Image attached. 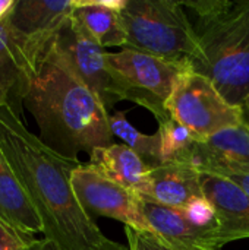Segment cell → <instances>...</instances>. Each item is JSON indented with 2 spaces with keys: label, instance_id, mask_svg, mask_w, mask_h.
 <instances>
[{
  "label": "cell",
  "instance_id": "6da1fadb",
  "mask_svg": "<svg viewBox=\"0 0 249 250\" xmlns=\"http://www.w3.org/2000/svg\"><path fill=\"white\" fill-rule=\"evenodd\" d=\"M0 148L44 227L63 250H97L109 239L79 205L70 183L84 163L63 157L29 132L9 108H0Z\"/></svg>",
  "mask_w": 249,
  "mask_h": 250
},
{
  "label": "cell",
  "instance_id": "7a4b0ae2",
  "mask_svg": "<svg viewBox=\"0 0 249 250\" xmlns=\"http://www.w3.org/2000/svg\"><path fill=\"white\" fill-rule=\"evenodd\" d=\"M23 107L37 123L40 139L63 157L78 160L79 152L91 155L97 148L113 145L109 111L75 76L53 44Z\"/></svg>",
  "mask_w": 249,
  "mask_h": 250
},
{
  "label": "cell",
  "instance_id": "3957f363",
  "mask_svg": "<svg viewBox=\"0 0 249 250\" xmlns=\"http://www.w3.org/2000/svg\"><path fill=\"white\" fill-rule=\"evenodd\" d=\"M195 32L194 70L207 76L232 105L242 107L249 92V0L198 19Z\"/></svg>",
  "mask_w": 249,
  "mask_h": 250
},
{
  "label": "cell",
  "instance_id": "277c9868",
  "mask_svg": "<svg viewBox=\"0 0 249 250\" xmlns=\"http://www.w3.org/2000/svg\"><path fill=\"white\" fill-rule=\"evenodd\" d=\"M120 18L126 34L125 48L192 66L198 37L181 1L126 0Z\"/></svg>",
  "mask_w": 249,
  "mask_h": 250
},
{
  "label": "cell",
  "instance_id": "5b68a950",
  "mask_svg": "<svg viewBox=\"0 0 249 250\" xmlns=\"http://www.w3.org/2000/svg\"><path fill=\"white\" fill-rule=\"evenodd\" d=\"M172 119L188 127L198 141L247 122L244 107L232 105L204 75L183 70L166 101Z\"/></svg>",
  "mask_w": 249,
  "mask_h": 250
},
{
  "label": "cell",
  "instance_id": "8992f818",
  "mask_svg": "<svg viewBox=\"0 0 249 250\" xmlns=\"http://www.w3.org/2000/svg\"><path fill=\"white\" fill-rule=\"evenodd\" d=\"M106 57L113 76L122 86L125 100L148 108L158 123L170 117L166 101L178 76L192 66L129 48L107 53Z\"/></svg>",
  "mask_w": 249,
  "mask_h": 250
},
{
  "label": "cell",
  "instance_id": "52a82bcc",
  "mask_svg": "<svg viewBox=\"0 0 249 250\" xmlns=\"http://www.w3.org/2000/svg\"><path fill=\"white\" fill-rule=\"evenodd\" d=\"M53 41L23 35L7 16L0 21V108H9L22 122L25 98Z\"/></svg>",
  "mask_w": 249,
  "mask_h": 250
},
{
  "label": "cell",
  "instance_id": "ba28073f",
  "mask_svg": "<svg viewBox=\"0 0 249 250\" xmlns=\"http://www.w3.org/2000/svg\"><path fill=\"white\" fill-rule=\"evenodd\" d=\"M53 45L75 76L98 97L107 111L117 101L125 100L122 86L107 64V51L88 34L73 13L57 32Z\"/></svg>",
  "mask_w": 249,
  "mask_h": 250
},
{
  "label": "cell",
  "instance_id": "9c48e42d",
  "mask_svg": "<svg viewBox=\"0 0 249 250\" xmlns=\"http://www.w3.org/2000/svg\"><path fill=\"white\" fill-rule=\"evenodd\" d=\"M70 183L79 205L92 220L109 217L123 223L125 227L156 234L139 209V196L94 171L88 164L72 173Z\"/></svg>",
  "mask_w": 249,
  "mask_h": 250
},
{
  "label": "cell",
  "instance_id": "30bf717a",
  "mask_svg": "<svg viewBox=\"0 0 249 250\" xmlns=\"http://www.w3.org/2000/svg\"><path fill=\"white\" fill-rule=\"evenodd\" d=\"M203 195L213 204L217 212L216 239L219 248L249 239V198L247 193L226 177L201 173Z\"/></svg>",
  "mask_w": 249,
  "mask_h": 250
},
{
  "label": "cell",
  "instance_id": "8fae6325",
  "mask_svg": "<svg viewBox=\"0 0 249 250\" xmlns=\"http://www.w3.org/2000/svg\"><path fill=\"white\" fill-rule=\"evenodd\" d=\"M139 209L154 233L172 250H222L216 230H201L191 226L181 209L160 205L150 198H138Z\"/></svg>",
  "mask_w": 249,
  "mask_h": 250
},
{
  "label": "cell",
  "instance_id": "7c38bea8",
  "mask_svg": "<svg viewBox=\"0 0 249 250\" xmlns=\"http://www.w3.org/2000/svg\"><path fill=\"white\" fill-rule=\"evenodd\" d=\"M88 166L106 179L129 189L138 196L150 193V168L142 158L125 144L97 148L90 155Z\"/></svg>",
  "mask_w": 249,
  "mask_h": 250
},
{
  "label": "cell",
  "instance_id": "4fadbf2b",
  "mask_svg": "<svg viewBox=\"0 0 249 250\" xmlns=\"http://www.w3.org/2000/svg\"><path fill=\"white\" fill-rule=\"evenodd\" d=\"M75 0H19L7 15L10 25L29 38L53 41L72 16Z\"/></svg>",
  "mask_w": 249,
  "mask_h": 250
},
{
  "label": "cell",
  "instance_id": "5bb4252c",
  "mask_svg": "<svg viewBox=\"0 0 249 250\" xmlns=\"http://www.w3.org/2000/svg\"><path fill=\"white\" fill-rule=\"evenodd\" d=\"M201 173L185 163H164L150 168V193L147 198L169 207L182 209L191 199L203 196Z\"/></svg>",
  "mask_w": 249,
  "mask_h": 250
},
{
  "label": "cell",
  "instance_id": "9a60e30c",
  "mask_svg": "<svg viewBox=\"0 0 249 250\" xmlns=\"http://www.w3.org/2000/svg\"><path fill=\"white\" fill-rule=\"evenodd\" d=\"M0 218L22 234L44 233L40 215L0 148Z\"/></svg>",
  "mask_w": 249,
  "mask_h": 250
},
{
  "label": "cell",
  "instance_id": "2e32d148",
  "mask_svg": "<svg viewBox=\"0 0 249 250\" xmlns=\"http://www.w3.org/2000/svg\"><path fill=\"white\" fill-rule=\"evenodd\" d=\"M73 16L103 47L126 45L120 10L110 7L109 0H75Z\"/></svg>",
  "mask_w": 249,
  "mask_h": 250
},
{
  "label": "cell",
  "instance_id": "e0dca14e",
  "mask_svg": "<svg viewBox=\"0 0 249 250\" xmlns=\"http://www.w3.org/2000/svg\"><path fill=\"white\" fill-rule=\"evenodd\" d=\"M195 149L211 160L249 166V123L227 127L197 141Z\"/></svg>",
  "mask_w": 249,
  "mask_h": 250
},
{
  "label": "cell",
  "instance_id": "ac0fdd59",
  "mask_svg": "<svg viewBox=\"0 0 249 250\" xmlns=\"http://www.w3.org/2000/svg\"><path fill=\"white\" fill-rule=\"evenodd\" d=\"M126 111H117L110 116V127L114 136L120 138L126 146L136 152L148 167H157L161 163L158 133L145 135L136 130L125 117Z\"/></svg>",
  "mask_w": 249,
  "mask_h": 250
},
{
  "label": "cell",
  "instance_id": "d6986e66",
  "mask_svg": "<svg viewBox=\"0 0 249 250\" xmlns=\"http://www.w3.org/2000/svg\"><path fill=\"white\" fill-rule=\"evenodd\" d=\"M161 163H189L194 152L197 136L183 125L169 117L158 123Z\"/></svg>",
  "mask_w": 249,
  "mask_h": 250
},
{
  "label": "cell",
  "instance_id": "ffe728a7",
  "mask_svg": "<svg viewBox=\"0 0 249 250\" xmlns=\"http://www.w3.org/2000/svg\"><path fill=\"white\" fill-rule=\"evenodd\" d=\"M188 164L192 166L194 168H197L200 173L216 174V176L226 177V179L232 180L235 185H238L247 193V196L249 198V166L211 160V158L201 155L195 148H194V152H192Z\"/></svg>",
  "mask_w": 249,
  "mask_h": 250
},
{
  "label": "cell",
  "instance_id": "44dd1931",
  "mask_svg": "<svg viewBox=\"0 0 249 250\" xmlns=\"http://www.w3.org/2000/svg\"><path fill=\"white\" fill-rule=\"evenodd\" d=\"M185 220L201 230H213L217 229V212L213 204L203 195L191 199L182 209Z\"/></svg>",
  "mask_w": 249,
  "mask_h": 250
},
{
  "label": "cell",
  "instance_id": "7402d4cb",
  "mask_svg": "<svg viewBox=\"0 0 249 250\" xmlns=\"http://www.w3.org/2000/svg\"><path fill=\"white\" fill-rule=\"evenodd\" d=\"M129 250H172L157 234L125 227Z\"/></svg>",
  "mask_w": 249,
  "mask_h": 250
},
{
  "label": "cell",
  "instance_id": "603a6c76",
  "mask_svg": "<svg viewBox=\"0 0 249 250\" xmlns=\"http://www.w3.org/2000/svg\"><path fill=\"white\" fill-rule=\"evenodd\" d=\"M34 240V236L19 233L0 218V250H23Z\"/></svg>",
  "mask_w": 249,
  "mask_h": 250
},
{
  "label": "cell",
  "instance_id": "cb8c5ba5",
  "mask_svg": "<svg viewBox=\"0 0 249 250\" xmlns=\"http://www.w3.org/2000/svg\"><path fill=\"white\" fill-rule=\"evenodd\" d=\"M23 250H63L60 248V245L51 239H35L34 242H31Z\"/></svg>",
  "mask_w": 249,
  "mask_h": 250
},
{
  "label": "cell",
  "instance_id": "d4e9b609",
  "mask_svg": "<svg viewBox=\"0 0 249 250\" xmlns=\"http://www.w3.org/2000/svg\"><path fill=\"white\" fill-rule=\"evenodd\" d=\"M16 0H0V21H3L13 9Z\"/></svg>",
  "mask_w": 249,
  "mask_h": 250
},
{
  "label": "cell",
  "instance_id": "484cf974",
  "mask_svg": "<svg viewBox=\"0 0 249 250\" xmlns=\"http://www.w3.org/2000/svg\"><path fill=\"white\" fill-rule=\"evenodd\" d=\"M244 111H247V113H249V92L248 95H247V98H245V101H244Z\"/></svg>",
  "mask_w": 249,
  "mask_h": 250
}]
</instances>
